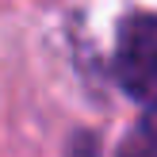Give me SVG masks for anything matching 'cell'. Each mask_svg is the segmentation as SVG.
Returning <instances> with one entry per match:
<instances>
[{"label": "cell", "instance_id": "obj_1", "mask_svg": "<svg viewBox=\"0 0 157 157\" xmlns=\"http://www.w3.org/2000/svg\"><path fill=\"white\" fill-rule=\"evenodd\" d=\"M115 77L134 100L157 107V15H130L119 27Z\"/></svg>", "mask_w": 157, "mask_h": 157}, {"label": "cell", "instance_id": "obj_2", "mask_svg": "<svg viewBox=\"0 0 157 157\" xmlns=\"http://www.w3.org/2000/svg\"><path fill=\"white\" fill-rule=\"evenodd\" d=\"M115 157H157V107H146V115L123 138Z\"/></svg>", "mask_w": 157, "mask_h": 157}]
</instances>
